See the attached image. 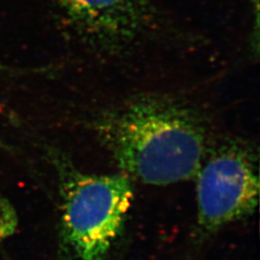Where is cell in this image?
Segmentation results:
<instances>
[{
    "instance_id": "6da1fadb",
    "label": "cell",
    "mask_w": 260,
    "mask_h": 260,
    "mask_svg": "<svg viewBox=\"0 0 260 260\" xmlns=\"http://www.w3.org/2000/svg\"><path fill=\"white\" fill-rule=\"evenodd\" d=\"M96 131L121 173L150 185L196 177L207 153L204 122L173 101L149 98L124 104L101 118Z\"/></svg>"
},
{
    "instance_id": "7a4b0ae2",
    "label": "cell",
    "mask_w": 260,
    "mask_h": 260,
    "mask_svg": "<svg viewBox=\"0 0 260 260\" xmlns=\"http://www.w3.org/2000/svg\"><path fill=\"white\" fill-rule=\"evenodd\" d=\"M133 198L130 178L120 173H72L62 185V245L78 260H104L121 233Z\"/></svg>"
},
{
    "instance_id": "3957f363",
    "label": "cell",
    "mask_w": 260,
    "mask_h": 260,
    "mask_svg": "<svg viewBox=\"0 0 260 260\" xmlns=\"http://www.w3.org/2000/svg\"><path fill=\"white\" fill-rule=\"evenodd\" d=\"M196 177L198 224L203 233L217 232L257 206V158L244 144L228 142L212 149Z\"/></svg>"
},
{
    "instance_id": "277c9868",
    "label": "cell",
    "mask_w": 260,
    "mask_h": 260,
    "mask_svg": "<svg viewBox=\"0 0 260 260\" xmlns=\"http://www.w3.org/2000/svg\"><path fill=\"white\" fill-rule=\"evenodd\" d=\"M70 20L84 35L119 43L135 37L147 20L148 0H59Z\"/></svg>"
},
{
    "instance_id": "5b68a950",
    "label": "cell",
    "mask_w": 260,
    "mask_h": 260,
    "mask_svg": "<svg viewBox=\"0 0 260 260\" xmlns=\"http://www.w3.org/2000/svg\"><path fill=\"white\" fill-rule=\"evenodd\" d=\"M252 6L256 10V13L258 14V7H259V0H251Z\"/></svg>"
}]
</instances>
